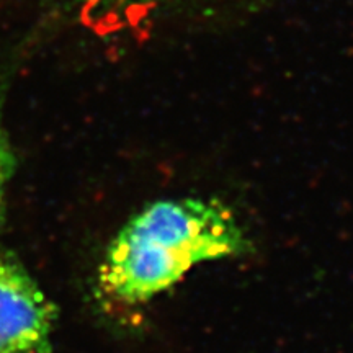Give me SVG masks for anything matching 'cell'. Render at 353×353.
Returning <instances> with one entry per match:
<instances>
[{
	"mask_svg": "<svg viewBox=\"0 0 353 353\" xmlns=\"http://www.w3.org/2000/svg\"><path fill=\"white\" fill-rule=\"evenodd\" d=\"M249 249L236 216L219 201L161 200L132 216L114 237L99 270V288L110 301L141 304L196 265Z\"/></svg>",
	"mask_w": 353,
	"mask_h": 353,
	"instance_id": "cell-1",
	"label": "cell"
},
{
	"mask_svg": "<svg viewBox=\"0 0 353 353\" xmlns=\"http://www.w3.org/2000/svg\"><path fill=\"white\" fill-rule=\"evenodd\" d=\"M54 317L33 278L0 250V353H52Z\"/></svg>",
	"mask_w": 353,
	"mask_h": 353,
	"instance_id": "cell-2",
	"label": "cell"
},
{
	"mask_svg": "<svg viewBox=\"0 0 353 353\" xmlns=\"http://www.w3.org/2000/svg\"><path fill=\"white\" fill-rule=\"evenodd\" d=\"M15 169V156H13L10 139H8L7 130L3 126L2 118V100H0V221L3 214V198H6V188L8 180Z\"/></svg>",
	"mask_w": 353,
	"mask_h": 353,
	"instance_id": "cell-3",
	"label": "cell"
},
{
	"mask_svg": "<svg viewBox=\"0 0 353 353\" xmlns=\"http://www.w3.org/2000/svg\"><path fill=\"white\" fill-rule=\"evenodd\" d=\"M82 2L88 3V6L95 7H105V8H113V7H139V6H157L162 0H82Z\"/></svg>",
	"mask_w": 353,
	"mask_h": 353,
	"instance_id": "cell-4",
	"label": "cell"
}]
</instances>
